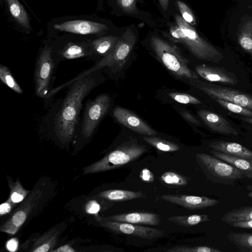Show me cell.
Instances as JSON below:
<instances>
[{
  "label": "cell",
  "instance_id": "6da1fadb",
  "mask_svg": "<svg viewBox=\"0 0 252 252\" xmlns=\"http://www.w3.org/2000/svg\"><path fill=\"white\" fill-rule=\"evenodd\" d=\"M89 75L75 81L56 116L54 122L55 133L63 142H68L72 139L82 106V102L86 96L96 85L94 77Z\"/></svg>",
  "mask_w": 252,
  "mask_h": 252
},
{
  "label": "cell",
  "instance_id": "7a4b0ae2",
  "mask_svg": "<svg viewBox=\"0 0 252 252\" xmlns=\"http://www.w3.org/2000/svg\"><path fill=\"white\" fill-rule=\"evenodd\" d=\"M167 37L172 42L184 45L199 60L219 63L223 58L217 48L200 36L180 15L175 16V23L170 27Z\"/></svg>",
  "mask_w": 252,
  "mask_h": 252
},
{
  "label": "cell",
  "instance_id": "3957f363",
  "mask_svg": "<svg viewBox=\"0 0 252 252\" xmlns=\"http://www.w3.org/2000/svg\"><path fill=\"white\" fill-rule=\"evenodd\" d=\"M44 181H39L22 203L11 213L9 219L0 227L1 232L15 234L21 227L42 209L51 197V188Z\"/></svg>",
  "mask_w": 252,
  "mask_h": 252
},
{
  "label": "cell",
  "instance_id": "277c9868",
  "mask_svg": "<svg viewBox=\"0 0 252 252\" xmlns=\"http://www.w3.org/2000/svg\"><path fill=\"white\" fill-rule=\"evenodd\" d=\"M151 46L157 58L173 75L191 85L199 80L198 74L189 67V62L177 46L158 36L150 39Z\"/></svg>",
  "mask_w": 252,
  "mask_h": 252
},
{
  "label": "cell",
  "instance_id": "5b68a950",
  "mask_svg": "<svg viewBox=\"0 0 252 252\" xmlns=\"http://www.w3.org/2000/svg\"><path fill=\"white\" fill-rule=\"evenodd\" d=\"M146 151L144 145L132 140L127 141L100 160L84 168L83 174L96 173L117 168L134 160Z\"/></svg>",
  "mask_w": 252,
  "mask_h": 252
},
{
  "label": "cell",
  "instance_id": "8992f818",
  "mask_svg": "<svg viewBox=\"0 0 252 252\" xmlns=\"http://www.w3.org/2000/svg\"><path fill=\"white\" fill-rule=\"evenodd\" d=\"M137 36L130 28H127L120 37L111 51L105 56L96 65L86 71L78 77L74 78L63 85L64 86L69 83L76 81L92 72L104 67H109L114 72L120 70L126 62L130 53L136 44Z\"/></svg>",
  "mask_w": 252,
  "mask_h": 252
},
{
  "label": "cell",
  "instance_id": "52a82bcc",
  "mask_svg": "<svg viewBox=\"0 0 252 252\" xmlns=\"http://www.w3.org/2000/svg\"><path fill=\"white\" fill-rule=\"evenodd\" d=\"M196 158L208 179L216 183L233 186L237 180L246 178L242 171L214 156L198 153Z\"/></svg>",
  "mask_w": 252,
  "mask_h": 252
},
{
  "label": "cell",
  "instance_id": "ba28073f",
  "mask_svg": "<svg viewBox=\"0 0 252 252\" xmlns=\"http://www.w3.org/2000/svg\"><path fill=\"white\" fill-rule=\"evenodd\" d=\"M191 85L211 98H218L230 101L252 110V95L229 87L209 84L198 80Z\"/></svg>",
  "mask_w": 252,
  "mask_h": 252
},
{
  "label": "cell",
  "instance_id": "9c48e42d",
  "mask_svg": "<svg viewBox=\"0 0 252 252\" xmlns=\"http://www.w3.org/2000/svg\"><path fill=\"white\" fill-rule=\"evenodd\" d=\"M110 103V97L102 94L88 104L82 126V134L84 138L90 137L94 133L98 123L107 113Z\"/></svg>",
  "mask_w": 252,
  "mask_h": 252
},
{
  "label": "cell",
  "instance_id": "30bf717a",
  "mask_svg": "<svg viewBox=\"0 0 252 252\" xmlns=\"http://www.w3.org/2000/svg\"><path fill=\"white\" fill-rule=\"evenodd\" d=\"M53 69L51 50L45 46L37 60L35 69V93L37 96L47 97Z\"/></svg>",
  "mask_w": 252,
  "mask_h": 252
},
{
  "label": "cell",
  "instance_id": "8fae6325",
  "mask_svg": "<svg viewBox=\"0 0 252 252\" xmlns=\"http://www.w3.org/2000/svg\"><path fill=\"white\" fill-rule=\"evenodd\" d=\"M96 220L101 226L117 233L130 235L144 239H152L163 235V231L155 228L112 220L101 217H97Z\"/></svg>",
  "mask_w": 252,
  "mask_h": 252
},
{
  "label": "cell",
  "instance_id": "7c38bea8",
  "mask_svg": "<svg viewBox=\"0 0 252 252\" xmlns=\"http://www.w3.org/2000/svg\"><path fill=\"white\" fill-rule=\"evenodd\" d=\"M113 116L120 124L139 134L155 136L157 132L141 118L130 111L117 107L113 110Z\"/></svg>",
  "mask_w": 252,
  "mask_h": 252
},
{
  "label": "cell",
  "instance_id": "4fadbf2b",
  "mask_svg": "<svg viewBox=\"0 0 252 252\" xmlns=\"http://www.w3.org/2000/svg\"><path fill=\"white\" fill-rule=\"evenodd\" d=\"M159 198L165 201L182 206L187 209L195 210L215 206L219 200L206 196L180 194H163Z\"/></svg>",
  "mask_w": 252,
  "mask_h": 252
},
{
  "label": "cell",
  "instance_id": "5bb4252c",
  "mask_svg": "<svg viewBox=\"0 0 252 252\" xmlns=\"http://www.w3.org/2000/svg\"><path fill=\"white\" fill-rule=\"evenodd\" d=\"M195 69L198 76L209 82L232 85L238 83L235 74L222 67L203 64L196 66Z\"/></svg>",
  "mask_w": 252,
  "mask_h": 252
},
{
  "label": "cell",
  "instance_id": "9a60e30c",
  "mask_svg": "<svg viewBox=\"0 0 252 252\" xmlns=\"http://www.w3.org/2000/svg\"><path fill=\"white\" fill-rule=\"evenodd\" d=\"M54 29L79 34L100 33L108 29L106 25L88 20H72L56 24Z\"/></svg>",
  "mask_w": 252,
  "mask_h": 252
},
{
  "label": "cell",
  "instance_id": "2e32d148",
  "mask_svg": "<svg viewBox=\"0 0 252 252\" xmlns=\"http://www.w3.org/2000/svg\"><path fill=\"white\" fill-rule=\"evenodd\" d=\"M197 113L204 123L213 131L221 134H238V131L222 116L202 109L199 110Z\"/></svg>",
  "mask_w": 252,
  "mask_h": 252
},
{
  "label": "cell",
  "instance_id": "e0dca14e",
  "mask_svg": "<svg viewBox=\"0 0 252 252\" xmlns=\"http://www.w3.org/2000/svg\"><path fill=\"white\" fill-rule=\"evenodd\" d=\"M105 219L120 222L150 225H158L161 220L158 215L149 212L123 213L109 216Z\"/></svg>",
  "mask_w": 252,
  "mask_h": 252
},
{
  "label": "cell",
  "instance_id": "ac0fdd59",
  "mask_svg": "<svg viewBox=\"0 0 252 252\" xmlns=\"http://www.w3.org/2000/svg\"><path fill=\"white\" fill-rule=\"evenodd\" d=\"M208 146L215 151L252 160V151L237 143L221 140L215 141L210 143Z\"/></svg>",
  "mask_w": 252,
  "mask_h": 252
},
{
  "label": "cell",
  "instance_id": "d6986e66",
  "mask_svg": "<svg viewBox=\"0 0 252 252\" xmlns=\"http://www.w3.org/2000/svg\"><path fill=\"white\" fill-rule=\"evenodd\" d=\"M211 153L214 157L242 171L246 178L252 179V160L233 157L213 150Z\"/></svg>",
  "mask_w": 252,
  "mask_h": 252
},
{
  "label": "cell",
  "instance_id": "ffe728a7",
  "mask_svg": "<svg viewBox=\"0 0 252 252\" xmlns=\"http://www.w3.org/2000/svg\"><path fill=\"white\" fill-rule=\"evenodd\" d=\"M97 196L112 201H125L139 198L146 197V195L142 191L122 189H110L102 191L98 193Z\"/></svg>",
  "mask_w": 252,
  "mask_h": 252
},
{
  "label": "cell",
  "instance_id": "44dd1931",
  "mask_svg": "<svg viewBox=\"0 0 252 252\" xmlns=\"http://www.w3.org/2000/svg\"><path fill=\"white\" fill-rule=\"evenodd\" d=\"M60 232L58 228H55L50 230L35 241L30 251L32 252L51 251L52 249L56 245Z\"/></svg>",
  "mask_w": 252,
  "mask_h": 252
},
{
  "label": "cell",
  "instance_id": "7402d4cb",
  "mask_svg": "<svg viewBox=\"0 0 252 252\" xmlns=\"http://www.w3.org/2000/svg\"><path fill=\"white\" fill-rule=\"evenodd\" d=\"M226 237L239 252H252V233L231 232Z\"/></svg>",
  "mask_w": 252,
  "mask_h": 252
},
{
  "label": "cell",
  "instance_id": "603a6c76",
  "mask_svg": "<svg viewBox=\"0 0 252 252\" xmlns=\"http://www.w3.org/2000/svg\"><path fill=\"white\" fill-rule=\"evenodd\" d=\"M238 41L242 48L252 57V19L245 21L238 33Z\"/></svg>",
  "mask_w": 252,
  "mask_h": 252
},
{
  "label": "cell",
  "instance_id": "cb8c5ba5",
  "mask_svg": "<svg viewBox=\"0 0 252 252\" xmlns=\"http://www.w3.org/2000/svg\"><path fill=\"white\" fill-rule=\"evenodd\" d=\"M10 13L14 19L23 27L30 29L28 15L18 0H5Z\"/></svg>",
  "mask_w": 252,
  "mask_h": 252
},
{
  "label": "cell",
  "instance_id": "d4e9b609",
  "mask_svg": "<svg viewBox=\"0 0 252 252\" xmlns=\"http://www.w3.org/2000/svg\"><path fill=\"white\" fill-rule=\"evenodd\" d=\"M220 219L222 222L228 224L232 222L252 220V206L234 208L224 213Z\"/></svg>",
  "mask_w": 252,
  "mask_h": 252
},
{
  "label": "cell",
  "instance_id": "484cf974",
  "mask_svg": "<svg viewBox=\"0 0 252 252\" xmlns=\"http://www.w3.org/2000/svg\"><path fill=\"white\" fill-rule=\"evenodd\" d=\"M119 38L113 35L101 37L92 42L93 48L95 52L105 57L113 49Z\"/></svg>",
  "mask_w": 252,
  "mask_h": 252
},
{
  "label": "cell",
  "instance_id": "4316f807",
  "mask_svg": "<svg viewBox=\"0 0 252 252\" xmlns=\"http://www.w3.org/2000/svg\"><path fill=\"white\" fill-rule=\"evenodd\" d=\"M168 220L178 225L191 226L210 220L207 215H191L170 217Z\"/></svg>",
  "mask_w": 252,
  "mask_h": 252
},
{
  "label": "cell",
  "instance_id": "83f0119b",
  "mask_svg": "<svg viewBox=\"0 0 252 252\" xmlns=\"http://www.w3.org/2000/svg\"><path fill=\"white\" fill-rule=\"evenodd\" d=\"M144 140L157 149L165 152H172L179 150L180 146L176 143L154 136H145Z\"/></svg>",
  "mask_w": 252,
  "mask_h": 252
},
{
  "label": "cell",
  "instance_id": "f1b7e54d",
  "mask_svg": "<svg viewBox=\"0 0 252 252\" xmlns=\"http://www.w3.org/2000/svg\"><path fill=\"white\" fill-rule=\"evenodd\" d=\"M8 186L10 191L8 198L15 205L22 202L30 192L25 189L19 181L8 180Z\"/></svg>",
  "mask_w": 252,
  "mask_h": 252
},
{
  "label": "cell",
  "instance_id": "f546056e",
  "mask_svg": "<svg viewBox=\"0 0 252 252\" xmlns=\"http://www.w3.org/2000/svg\"><path fill=\"white\" fill-rule=\"evenodd\" d=\"M224 109L239 114L243 117L252 118V110L247 109L238 104L218 98H212Z\"/></svg>",
  "mask_w": 252,
  "mask_h": 252
},
{
  "label": "cell",
  "instance_id": "4dcf8cb0",
  "mask_svg": "<svg viewBox=\"0 0 252 252\" xmlns=\"http://www.w3.org/2000/svg\"><path fill=\"white\" fill-rule=\"evenodd\" d=\"M0 79L1 81L16 93L22 94L23 91L6 66H0Z\"/></svg>",
  "mask_w": 252,
  "mask_h": 252
},
{
  "label": "cell",
  "instance_id": "1f68e13d",
  "mask_svg": "<svg viewBox=\"0 0 252 252\" xmlns=\"http://www.w3.org/2000/svg\"><path fill=\"white\" fill-rule=\"evenodd\" d=\"M62 55L66 59H72L84 57L87 52L82 45L70 43L63 49Z\"/></svg>",
  "mask_w": 252,
  "mask_h": 252
},
{
  "label": "cell",
  "instance_id": "d6a6232c",
  "mask_svg": "<svg viewBox=\"0 0 252 252\" xmlns=\"http://www.w3.org/2000/svg\"><path fill=\"white\" fill-rule=\"evenodd\" d=\"M161 180L165 184L176 186H185L188 184V180L181 175L173 172H167L163 174Z\"/></svg>",
  "mask_w": 252,
  "mask_h": 252
},
{
  "label": "cell",
  "instance_id": "836d02e7",
  "mask_svg": "<svg viewBox=\"0 0 252 252\" xmlns=\"http://www.w3.org/2000/svg\"><path fill=\"white\" fill-rule=\"evenodd\" d=\"M169 96L174 101L182 104H200L202 102L191 95L178 92H171Z\"/></svg>",
  "mask_w": 252,
  "mask_h": 252
},
{
  "label": "cell",
  "instance_id": "e575fe53",
  "mask_svg": "<svg viewBox=\"0 0 252 252\" xmlns=\"http://www.w3.org/2000/svg\"><path fill=\"white\" fill-rule=\"evenodd\" d=\"M168 252H221V251L216 248L200 246L193 247L178 246L171 248L167 251Z\"/></svg>",
  "mask_w": 252,
  "mask_h": 252
},
{
  "label": "cell",
  "instance_id": "d590c367",
  "mask_svg": "<svg viewBox=\"0 0 252 252\" xmlns=\"http://www.w3.org/2000/svg\"><path fill=\"white\" fill-rule=\"evenodd\" d=\"M177 4L182 18L189 25L195 26L196 24V19L190 8L181 0H178Z\"/></svg>",
  "mask_w": 252,
  "mask_h": 252
},
{
  "label": "cell",
  "instance_id": "8d00e7d4",
  "mask_svg": "<svg viewBox=\"0 0 252 252\" xmlns=\"http://www.w3.org/2000/svg\"><path fill=\"white\" fill-rule=\"evenodd\" d=\"M138 0H116L121 8L126 13L134 14L137 12L136 2Z\"/></svg>",
  "mask_w": 252,
  "mask_h": 252
},
{
  "label": "cell",
  "instance_id": "74e56055",
  "mask_svg": "<svg viewBox=\"0 0 252 252\" xmlns=\"http://www.w3.org/2000/svg\"><path fill=\"white\" fill-rule=\"evenodd\" d=\"M100 209L99 204L95 200H91L89 201L86 206V212L90 214H96Z\"/></svg>",
  "mask_w": 252,
  "mask_h": 252
},
{
  "label": "cell",
  "instance_id": "f35d334b",
  "mask_svg": "<svg viewBox=\"0 0 252 252\" xmlns=\"http://www.w3.org/2000/svg\"><path fill=\"white\" fill-rule=\"evenodd\" d=\"M15 206V204L8 198L6 201L0 205V216L9 213Z\"/></svg>",
  "mask_w": 252,
  "mask_h": 252
},
{
  "label": "cell",
  "instance_id": "ab89813d",
  "mask_svg": "<svg viewBox=\"0 0 252 252\" xmlns=\"http://www.w3.org/2000/svg\"><path fill=\"white\" fill-rule=\"evenodd\" d=\"M231 226L245 229H252V220H243L228 224Z\"/></svg>",
  "mask_w": 252,
  "mask_h": 252
},
{
  "label": "cell",
  "instance_id": "60d3db41",
  "mask_svg": "<svg viewBox=\"0 0 252 252\" xmlns=\"http://www.w3.org/2000/svg\"><path fill=\"white\" fill-rule=\"evenodd\" d=\"M181 116L188 122L195 125H199V121L191 113L187 111L182 110L180 112Z\"/></svg>",
  "mask_w": 252,
  "mask_h": 252
},
{
  "label": "cell",
  "instance_id": "b9f144b4",
  "mask_svg": "<svg viewBox=\"0 0 252 252\" xmlns=\"http://www.w3.org/2000/svg\"><path fill=\"white\" fill-rule=\"evenodd\" d=\"M140 178L146 182H152L154 179L152 173L147 168H144L141 171L140 174Z\"/></svg>",
  "mask_w": 252,
  "mask_h": 252
},
{
  "label": "cell",
  "instance_id": "7bdbcfd3",
  "mask_svg": "<svg viewBox=\"0 0 252 252\" xmlns=\"http://www.w3.org/2000/svg\"><path fill=\"white\" fill-rule=\"evenodd\" d=\"M18 246V240L13 238L8 240L6 243V248L10 252H14L17 251Z\"/></svg>",
  "mask_w": 252,
  "mask_h": 252
},
{
  "label": "cell",
  "instance_id": "ee69618b",
  "mask_svg": "<svg viewBox=\"0 0 252 252\" xmlns=\"http://www.w3.org/2000/svg\"><path fill=\"white\" fill-rule=\"evenodd\" d=\"M52 252H74L75 250H74L68 245H65L60 247L56 249L52 250Z\"/></svg>",
  "mask_w": 252,
  "mask_h": 252
},
{
  "label": "cell",
  "instance_id": "f6af8a7d",
  "mask_svg": "<svg viewBox=\"0 0 252 252\" xmlns=\"http://www.w3.org/2000/svg\"><path fill=\"white\" fill-rule=\"evenodd\" d=\"M169 0H158L159 4L164 11H166L169 6Z\"/></svg>",
  "mask_w": 252,
  "mask_h": 252
},
{
  "label": "cell",
  "instance_id": "bcb514c9",
  "mask_svg": "<svg viewBox=\"0 0 252 252\" xmlns=\"http://www.w3.org/2000/svg\"><path fill=\"white\" fill-rule=\"evenodd\" d=\"M240 119L251 125H252V118L242 116L240 118Z\"/></svg>",
  "mask_w": 252,
  "mask_h": 252
},
{
  "label": "cell",
  "instance_id": "7dc6e473",
  "mask_svg": "<svg viewBox=\"0 0 252 252\" xmlns=\"http://www.w3.org/2000/svg\"><path fill=\"white\" fill-rule=\"evenodd\" d=\"M247 196L252 199V189L248 193Z\"/></svg>",
  "mask_w": 252,
  "mask_h": 252
},
{
  "label": "cell",
  "instance_id": "c3c4849f",
  "mask_svg": "<svg viewBox=\"0 0 252 252\" xmlns=\"http://www.w3.org/2000/svg\"></svg>",
  "mask_w": 252,
  "mask_h": 252
}]
</instances>
